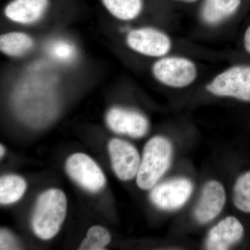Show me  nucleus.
<instances>
[{
    "mask_svg": "<svg viewBox=\"0 0 250 250\" xmlns=\"http://www.w3.org/2000/svg\"><path fill=\"white\" fill-rule=\"evenodd\" d=\"M19 245L14 235L8 230L2 229L0 231V250H18Z\"/></svg>",
    "mask_w": 250,
    "mask_h": 250,
    "instance_id": "21",
    "label": "nucleus"
},
{
    "mask_svg": "<svg viewBox=\"0 0 250 250\" xmlns=\"http://www.w3.org/2000/svg\"><path fill=\"white\" fill-rule=\"evenodd\" d=\"M105 7L113 16L122 21H131L143 9L142 0H103Z\"/></svg>",
    "mask_w": 250,
    "mask_h": 250,
    "instance_id": "17",
    "label": "nucleus"
},
{
    "mask_svg": "<svg viewBox=\"0 0 250 250\" xmlns=\"http://www.w3.org/2000/svg\"><path fill=\"white\" fill-rule=\"evenodd\" d=\"M233 201L238 210L250 213V171L236 179L233 189Z\"/></svg>",
    "mask_w": 250,
    "mask_h": 250,
    "instance_id": "18",
    "label": "nucleus"
},
{
    "mask_svg": "<svg viewBox=\"0 0 250 250\" xmlns=\"http://www.w3.org/2000/svg\"><path fill=\"white\" fill-rule=\"evenodd\" d=\"M226 202L223 186L217 181L207 182L202 188L193 214L197 223L207 224L221 213Z\"/></svg>",
    "mask_w": 250,
    "mask_h": 250,
    "instance_id": "10",
    "label": "nucleus"
},
{
    "mask_svg": "<svg viewBox=\"0 0 250 250\" xmlns=\"http://www.w3.org/2000/svg\"><path fill=\"white\" fill-rule=\"evenodd\" d=\"M34 47V41L27 35L21 32H10L0 37V49L9 57H22Z\"/></svg>",
    "mask_w": 250,
    "mask_h": 250,
    "instance_id": "15",
    "label": "nucleus"
},
{
    "mask_svg": "<svg viewBox=\"0 0 250 250\" xmlns=\"http://www.w3.org/2000/svg\"><path fill=\"white\" fill-rule=\"evenodd\" d=\"M49 0H13L6 6L4 14L14 22L31 24L45 14Z\"/></svg>",
    "mask_w": 250,
    "mask_h": 250,
    "instance_id": "13",
    "label": "nucleus"
},
{
    "mask_svg": "<svg viewBox=\"0 0 250 250\" xmlns=\"http://www.w3.org/2000/svg\"><path fill=\"white\" fill-rule=\"evenodd\" d=\"M176 1H183L186 3H194L197 1V0H176Z\"/></svg>",
    "mask_w": 250,
    "mask_h": 250,
    "instance_id": "24",
    "label": "nucleus"
},
{
    "mask_svg": "<svg viewBox=\"0 0 250 250\" xmlns=\"http://www.w3.org/2000/svg\"><path fill=\"white\" fill-rule=\"evenodd\" d=\"M210 93L250 102V66L236 65L219 74L206 86Z\"/></svg>",
    "mask_w": 250,
    "mask_h": 250,
    "instance_id": "4",
    "label": "nucleus"
},
{
    "mask_svg": "<svg viewBox=\"0 0 250 250\" xmlns=\"http://www.w3.org/2000/svg\"><path fill=\"white\" fill-rule=\"evenodd\" d=\"M4 147H3L2 145H1V146H0V156H1V157H2L3 155H4Z\"/></svg>",
    "mask_w": 250,
    "mask_h": 250,
    "instance_id": "23",
    "label": "nucleus"
},
{
    "mask_svg": "<svg viewBox=\"0 0 250 250\" xmlns=\"http://www.w3.org/2000/svg\"><path fill=\"white\" fill-rule=\"evenodd\" d=\"M244 46L247 52L250 54V26L248 28L244 36Z\"/></svg>",
    "mask_w": 250,
    "mask_h": 250,
    "instance_id": "22",
    "label": "nucleus"
},
{
    "mask_svg": "<svg viewBox=\"0 0 250 250\" xmlns=\"http://www.w3.org/2000/svg\"><path fill=\"white\" fill-rule=\"evenodd\" d=\"M108 149L112 167L118 178L129 181L137 176L141 159L134 146L123 140L113 139L108 143Z\"/></svg>",
    "mask_w": 250,
    "mask_h": 250,
    "instance_id": "9",
    "label": "nucleus"
},
{
    "mask_svg": "<svg viewBox=\"0 0 250 250\" xmlns=\"http://www.w3.org/2000/svg\"><path fill=\"white\" fill-rule=\"evenodd\" d=\"M65 169L71 179L88 191L98 192L106 184L101 168L93 159L83 153L70 156L65 164Z\"/></svg>",
    "mask_w": 250,
    "mask_h": 250,
    "instance_id": "7",
    "label": "nucleus"
},
{
    "mask_svg": "<svg viewBox=\"0 0 250 250\" xmlns=\"http://www.w3.org/2000/svg\"><path fill=\"white\" fill-rule=\"evenodd\" d=\"M111 241V235L106 229L100 226L88 229L86 238L79 248L81 250H103Z\"/></svg>",
    "mask_w": 250,
    "mask_h": 250,
    "instance_id": "19",
    "label": "nucleus"
},
{
    "mask_svg": "<svg viewBox=\"0 0 250 250\" xmlns=\"http://www.w3.org/2000/svg\"><path fill=\"white\" fill-rule=\"evenodd\" d=\"M47 52L54 60L63 63L72 62L76 57V49L68 41H52L47 46Z\"/></svg>",
    "mask_w": 250,
    "mask_h": 250,
    "instance_id": "20",
    "label": "nucleus"
},
{
    "mask_svg": "<svg viewBox=\"0 0 250 250\" xmlns=\"http://www.w3.org/2000/svg\"><path fill=\"white\" fill-rule=\"evenodd\" d=\"M108 127L115 133L132 138H141L147 134L149 123L139 112L114 107L108 111L106 118Z\"/></svg>",
    "mask_w": 250,
    "mask_h": 250,
    "instance_id": "11",
    "label": "nucleus"
},
{
    "mask_svg": "<svg viewBox=\"0 0 250 250\" xmlns=\"http://www.w3.org/2000/svg\"><path fill=\"white\" fill-rule=\"evenodd\" d=\"M193 184L187 178H175L154 186L149 200L159 209L173 211L183 207L193 191Z\"/></svg>",
    "mask_w": 250,
    "mask_h": 250,
    "instance_id": "6",
    "label": "nucleus"
},
{
    "mask_svg": "<svg viewBox=\"0 0 250 250\" xmlns=\"http://www.w3.org/2000/svg\"><path fill=\"white\" fill-rule=\"evenodd\" d=\"M156 80L171 88L188 86L197 76L196 65L189 59L171 57L159 59L152 66Z\"/></svg>",
    "mask_w": 250,
    "mask_h": 250,
    "instance_id": "5",
    "label": "nucleus"
},
{
    "mask_svg": "<svg viewBox=\"0 0 250 250\" xmlns=\"http://www.w3.org/2000/svg\"><path fill=\"white\" fill-rule=\"evenodd\" d=\"M126 42L135 52L151 57H164L172 47L170 38L165 33L153 28H141L130 31Z\"/></svg>",
    "mask_w": 250,
    "mask_h": 250,
    "instance_id": "8",
    "label": "nucleus"
},
{
    "mask_svg": "<svg viewBox=\"0 0 250 250\" xmlns=\"http://www.w3.org/2000/svg\"><path fill=\"white\" fill-rule=\"evenodd\" d=\"M27 184L20 176L6 175L0 179V203L10 205L18 202L25 192Z\"/></svg>",
    "mask_w": 250,
    "mask_h": 250,
    "instance_id": "16",
    "label": "nucleus"
},
{
    "mask_svg": "<svg viewBox=\"0 0 250 250\" xmlns=\"http://www.w3.org/2000/svg\"><path fill=\"white\" fill-rule=\"evenodd\" d=\"M244 236V228L236 218L229 216L219 222L208 231L206 238L205 249L229 250L241 242Z\"/></svg>",
    "mask_w": 250,
    "mask_h": 250,
    "instance_id": "12",
    "label": "nucleus"
},
{
    "mask_svg": "<svg viewBox=\"0 0 250 250\" xmlns=\"http://www.w3.org/2000/svg\"><path fill=\"white\" fill-rule=\"evenodd\" d=\"M241 4V0H205L200 11L202 21L215 26L231 17Z\"/></svg>",
    "mask_w": 250,
    "mask_h": 250,
    "instance_id": "14",
    "label": "nucleus"
},
{
    "mask_svg": "<svg viewBox=\"0 0 250 250\" xmlns=\"http://www.w3.org/2000/svg\"><path fill=\"white\" fill-rule=\"evenodd\" d=\"M172 155L173 147L168 139L157 136L149 140L136 176L138 187L143 190L154 187L170 167Z\"/></svg>",
    "mask_w": 250,
    "mask_h": 250,
    "instance_id": "3",
    "label": "nucleus"
},
{
    "mask_svg": "<svg viewBox=\"0 0 250 250\" xmlns=\"http://www.w3.org/2000/svg\"><path fill=\"white\" fill-rule=\"evenodd\" d=\"M13 100L18 116L35 127L47 125L58 111L53 80L36 72L29 73L18 84Z\"/></svg>",
    "mask_w": 250,
    "mask_h": 250,
    "instance_id": "1",
    "label": "nucleus"
},
{
    "mask_svg": "<svg viewBox=\"0 0 250 250\" xmlns=\"http://www.w3.org/2000/svg\"><path fill=\"white\" fill-rule=\"evenodd\" d=\"M67 211V199L59 189H49L36 202L32 216V228L42 240L53 238L60 230Z\"/></svg>",
    "mask_w": 250,
    "mask_h": 250,
    "instance_id": "2",
    "label": "nucleus"
}]
</instances>
